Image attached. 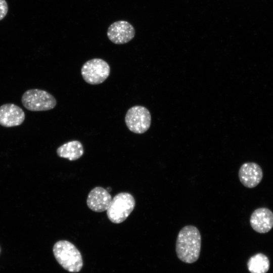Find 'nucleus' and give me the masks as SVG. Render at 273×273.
Wrapping results in <instances>:
<instances>
[{"mask_svg":"<svg viewBox=\"0 0 273 273\" xmlns=\"http://www.w3.org/2000/svg\"><path fill=\"white\" fill-rule=\"evenodd\" d=\"M201 236L197 227L188 225L179 232L176 241V253L183 262L192 263L199 257Z\"/></svg>","mask_w":273,"mask_h":273,"instance_id":"1","label":"nucleus"},{"mask_svg":"<svg viewBox=\"0 0 273 273\" xmlns=\"http://www.w3.org/2000/svg\"><path fill=\"white\" fill-rule=\"evenodd\" d=\"M53 253L57 261L65 269L71 272L81 270L83 266L81 253L71 242L66 240L57 242L54 245Z\"/></svg>","mask_w":273,"mask_h":273,"instance_id":"2","label":"nucleus"},{"mask_svg":"<svg viewBox=\"0 0 273 273\" xmlns=\"http://www.w3.org/2000/svg\"><path fill=\"white\" fill-rule=\"evenodd\" d=\"M135 205L134 198L130 194L121 192L116 195L107 210L108 219L114 223L123 222L133 211Z\"/></svg>","mask_w":273,"mask_h":273,"instance_id":"3","label":"nucleus"},{"mask_svg":"<svg viewBox=\"0 0 273 273\" xmlns=\"http://www.w3.org/2000/svg\"><path fill=\"white\" fill-rule=\"evenodd\" d=\"M21 102L26 109L31 111L50 110L57 105V101L53 95L46 90L36 88L24 92Z\"/></svg>","mask_w":273,"mask_h":273,"instance_id":"4","label":"nucleus"},{"mask_svg":"<svg viewBox=\"0 0 273 273\" xmlns=\"http://www.w3.org/2000/svg\"><path fill=\"white\" fill-rule=\"evenodd\" d=\"M110 67L105 60L94 58L88 60L82 65L81 74L84 80L92 85L103 83L109 77Z\"/></svg>","mask_w":273,"mask_h":273,"instance_id":"5","label":"nucleus"},{"mask_svg":"<svg viewBox=\"0 0 273 273\" xmlns=\"http://www.w3.org/2000/svg\"><path fill=\"white\" fill-rule=\"evenodd\" d=\"M125 122L131 132L144 133L150 127L151 115L148 109L144 106H134L127 110L125 116Z\"/></svg>","mask_w":273,"mask_h":273,"instance_id":"6","label":"nucleus"},{"mask_svg":"<svg viewBox=\"0 0 273 273\" xmlns=\"http://www.w3.org/2000/svg\"><path fill=\"white\" fill-rule=\"evenodd\" d=\"M107 34L109 40L114 43L122 44L128 42L134 37L135 30L128 22L120 20L110 25Z\"/></svg>","mask_w":273,"mask_h":273,"instance_id":"7","label":"nucleus"},{"mask_svg":"<svg viewBox=\"0 0 273 273\" xmlns=\"http://www.w3.org/2000/svg\"><path fill=\"white\" fill-rule=\"evenodd\" d=\"M25 118L23 110L18 105L7 103L0 106V125L6 127L21 125Z\"/></svg>","mask_w":273,"mask_h":273,"instance_id":"8","label":"nucleus"},{"mask_svg":"<svg viewBox=\"0 0 273 273\" xmlns=\"http://www.w3.org/2000/svg\"><path fill=\"white\" fill-rule=\"evenodd\" d=\"M238 176L242 184L246 188H253L261 181L263 171L255 162H246L240 167Z\"/></svg>","mask_w":273,"mask_h":273,"instance_id":"9","label":"nucleus"},{"mask_svg":"<svg viewBox=\"0 0 273 273\" xmlns=\"http://www.w3.org/2000/svg\"><path fill=\"white\" fill-rule=\"evenodd\" d=\"M250 223L255 232L261 234L267 233L273 227V213L265 207L257 208L251 214Z\"/></svg>","mask_w":273,"mask_h":273,"instance_id":"10","label":"nucleus"},{"mask_svg":"<svg viewBox=\"0 0 273 273\" xmlns=\"http://www.w3.org/2000/svg\"><path fill=\"white\" fill-rule=\"evenodd\" d=\"M112 199L111 195L106 189L101 187H97L89 193L86 204L92 211L101 212L108 209Z\"/></svg>","mask_w":273,"mask_h":273,"instance_id":"11","label":"nucleus"},{"mask_svg":"<svg viewBox=\"0 0 273 273\" xmlns=\"http://www.w3.org/2000/svg\"><path fill=\"white\" fill-rule=\"evenodd\" d=\"M84 152L82 144L78 141L68 142L60 146L57 150V154L61 158L74 161L80 158Z\"/></svg>","mask_w":273,"mask_h":273,"instance_id":"12","label":"nucleus"},{"mask_svg":"<svg viewBox=\"0 0 273 273\" xmlns=\"http://www.w3.org/2000/svg\"><path fill=\"white\" fill-rule=\"evenodd\" d=\"M247 266L250 273H266L269 268V261L264 254L257 253L250 258Z\"/></svg>","mask_w":273,"mask_h":273,"instance_id":"13","label":"nucleus"},{"mask_svg":"<svg viewBox=\"0 0 273 273\" xmlns=\"http://www.w3.org/2000/svg\"><path fill=\"white\" fill-rule=\"evenodd\" d=\"M8 11V6L5 0H0V20L6 16Z\"/></svg>","mask_w":273,"mask_h":273,"instance_id":"14","label":"nucleus"}]
</instances>
